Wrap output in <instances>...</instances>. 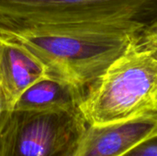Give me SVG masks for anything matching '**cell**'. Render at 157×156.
Masks as SVG:
<instances>
[{
    "instance_id": "obj_5",
    "label": "cell",
    "mask_w": 157,
    "mask_h": 156,
    "mask_svg": "<svg viewBox=\"0 0 157 156\" xmlns=\"http://www.w3.org/2000/svg\"><path fill=\"white\" fill-rule=\"evenodd\" d=\"M157 137V112L106 125H87L71 156H125Z\"/></svg>"
},
{
    "instance_id": "obj_8",
    "label": "cell",
    "mask_w": 157,
    "mask_h": 156,
    "mask_svg": "<svg viewBox=\"0 0 157 156\" xmlns=\"http://www.w3.org/2000/svg\"><path fill=\"white\" fill-rule=\"evenodd\" d=\"M135 43L138 47L152 52L157 58V22L139 34Z\"/></svg>"
},
{
    "instance_id": "obj_9",
    "label": "cell",
    "mask_w": 157,
    "mask_h": 156,
    "mask_svg": "<svg viewBox=\"0 0 157 156\" xmlns=\"http://www.w3.org/2000/svg\"><path fill=\"white\" fill-rule=\"evenodd\" d=\"M125 156H157V137L143 143Z\"/></svg>"
},
{
    "instance_id": "obj_7",
    "label": "cell",
    "mask_w": 157,
    "mask_h": 156,
    "mask_svg": "<svg viewBox=\"0 0 157 156\" xmlns=\"http://www.w3.org/2000/svg\"><path fill=\"white\" fill-rule=\"evenodd\" d=\"M86 92L64 80L44 77L28 89L17 100L13 110L43 111L79 108Z\"/></svg>"
},
{
    "instance_id": "obj_2",
    "label": "cell",
    "mask_w": 157,
    "mask_h": 156,
    "mask_svg": "<svg viewBox=\"0 0 157 156\" xmlns=\"http://www.w3.org/2000/svg\"><path fill=\"white\" fill-rule=\"evenodd\" d=\"M135 40L86 91L79 110L88 125L123 122L157 112V58Z\"/></svg>"
},
{
    "instance_id": "obj_10",
    "label": "cell",
    "mask_w": 157,
    "mask_h": 156,
    "mask_svg": "<svg viewBox=\"0 0 157 156\" xmlns=\"http://www.w3.org/2000/svg\"><path fill=\"white\" fill-rule=\"evenodd\" d=\"M11 112L12 111L8 108L6 99L3 88H2V86L0 83V133L2 131V130L4 129Z\"/></svg>"
},
{
    "instance_id": "obj_4",
    "label": "cell",
    "mask_w": 157,
    "mask_h": 156,
    "mask_svg": "<svg viewBox=\"0 0 157 156\" xmlns=\"http://www.w3.org/2000/svg\"><path fill=\"white\" fill-rule=\"evenodd\" d=\"M87 125L79 108L13 110L0 133V156H71Z\"/></svg>"
},
{
    "instance_id": "obj_3",
    "label": "cell",
    "mask_w": 157,
    "mask_h": 156,
    "mask_svg": "<svg viewBox=\"0 0 157 156\" xmlns=\"http://www.w3.org/2000/svg\"><path fill=\"white\" fill-rule=\"evenodd\" d=\"M0 19L139 35L157 22V0H0Z\"/></svg>"
},
{
    "instance_id": "obj_6",
    "label": "cell",
    "mask_w": 157,
    "mask_h": 156,
    "mask_svg": "<svg viewBox=\"0 0 157 156\" xmlns=\"http://www.w3.org/2000/svg\"><path fill=\"white\" fill-rule=\"evenodd\" d=\"M48 76L46 65L36 54L21 43L0 36V83L11 111L26 89Z\"/></svg>"
},
{
    "instance_id": "obj_1",
    "label": "cell",
    "mask_w": 157,
    "mask_h": 156,
    "mask_svg": "<svg viewBox=\"0 0 157 156\" xmlns=\"http://www.w3.org/2000/svg\"><path fill=\"white\" fill-rule=\"evenodd\" d=\"M0 36L36 54L50 77L64 80L86 93L137 34L78 25H27L0 19Z\"/></svg>"
}]
</instances>
